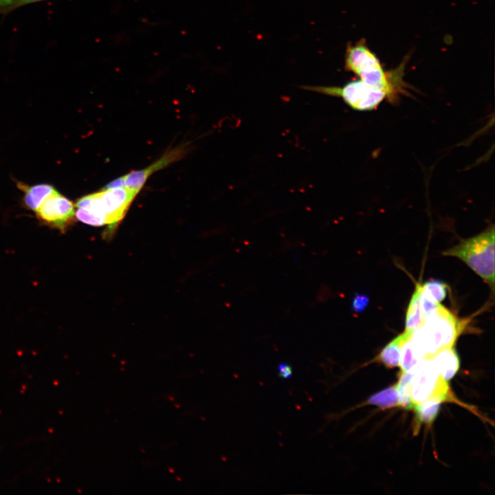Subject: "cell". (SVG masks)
<instances>
[{"label": "cell", "instance_id": "obj_13", "mask_svg": "<svg viewBox=\"0 0 495 495\" xmlns=\"http://www.w3.org/2000/svg\"><path fill=\"white\" fill-rule=\"evenodd\" d=\"M415 366L408 371L402 373L399 381L396 384L399 395V406L408 409L412 408L411 389L415 372Z\"/></svg>", "mask_w": 495, "mask_h": 495}, {"label": "cell", "instance_id": "obj_16", "mask_svg": "<svg viewBox=\"0 0 495 495\" xmlns=\"http://www.w3.org/2000/svg\"><path fill=\"white\" fill-rule=\"evenodd\" d=\"M419 360L420 359L415 354L410 338L408 339L403 343L402 346L399 365L402 373L411 370L418 364Z\"/></svg>", "mask_w": 495, "mask_h": 495}, {"label": "cell", "instance_id": "obj_22", "mask_svg": "<svg viewBox=\"0 0 495 495\" xmlns=\"http://www.w3.org/2000/svg\"><path fill=\"white\" fill-rule=\"evenodd\" d=\"M120 187H125L124 176L120 177L112 181L111 182L109 183L104 188L107 189Z\"/></svg>", "mask_w": 495, "mask_h": 495}, {"label": "cell", "instance_id": "obj_10", "mask_svg": "<svg viewBox=\"0 0 495 495\" xmlns=\"http://www.w3.org/2000/svg\"><path fill=\"white\" fill-rule=\"evenodd\" d=\"M410 336L411 334L404 331L395 337L382 349L376 360L389 368L399 366L402 344Z\"/></svg>", "mask_w": 495, "mask_h": 495}, {"label": "cell", "instance_id": "obj_21", "mask_svg": "<svg viewBox=\"0 0 495 495\" xmlns=\"http://www.w3.org/2000/svg\"><path fill=\"white\" fill-rule=\"evenodd\" d=\"M43 1L46 0H14L12 3L6 10L4 15L8 14L21 7Z\"/></svg>", "mask_w": 495, "mask_h": 495}, {"label": "cell", "instance_id": "obj_11", "mask_svg": "<svg viewBox=\"0 0 495 495\" xmlns=\"http://www.w3.org/2000/svg\"><path fill=\"white\" fill-rule=\"evenodd\" d=\"M18 186L24 191V202L26 206L34 212L38 208L45 199L56 189L49 184H38L28 186L19 183Z\"/></svg>", "mask_w": 495, "mask_h": 495}, {"label": "cell", "instance_id": "obj_12", "mask_svg": "<svg viewBox=\"0 0 495 495\" xmlns=\"http://www.w3.org/2000/svg\"><path fill=\"white\" fill-rule=\"evenodd\" d=\"M420 292L421 285L417 284L412 295L406 314L404 331L411 335L422 324L424 320L420 307Z\"/></svg>", "mask_w": 495, "mask_h": 495}, {"label": "cell", "instance_id": "obj_1", "mask_svg": "<svg viewBox=\"0 0 495 495\" xmlns=\"http://www.w3.org/2000/svg\"><path fill=\"white\" fill-rule=\"evenodd\" d=\"M345 68L367 84L384 91L390 101L395 100L397 95L404 91V65H401L392 71H386L364 39L355 44H348Z\"/></svg>", "mask_w": 495, "mask_h": 495}, {"label": "cell", "instance_id": "obj_18", "mask_svg": "<svg viewBox=\"0 0 495 495\" xmlns=\"http://www.w3.org/2000/svg\"><path fill=\"white\" fill-rule=\"evenodd\" d=\"M440 305V303L437 302L429 295H428L422 289L421 285L420 307L424 319L436 310Z\"/></svg>", "mask_w": 495, "mask_h": 495}, {"label": "cell", "instance_id": "obj_20", "mask_svg": "<svg viewBox=\"0 0 495 495\" xmlns=\"http://www.w3.org/2000/svg\"><path fill=\"white\" fill-rule=\"evenodd\" d=\"M277 373L281 380H289L293 375V368L288 362H282L277 365Z\"/></svg>", "mask_w": 495, "mask_h": 495}, {"label": "cell", "instance_id": "obj_2", "mask_svg": "<svg viewBox=\"0 0 495 495\" xmlns=\"http://www.w3.org/2000/svg\"><path fill=\"white\" fill-rule=\"evenodd\" d=\"M137 194L127 187L104 188L79 199L75 215L89 226H109L111 232L124 218Z\"/></svg>", "mask_w": 495, "mask_h": 495}, {"label": "cell", "instance_id": "obj_8", "mask_svg": "<svg viewBox=\"0 0 495 495\" xmlns=\"http://www.w3.org/2000/svg\"><path fill=\"white\" fill-rule=\"evenodd\" d=\"M186 148V147L180 146L171 149L148 167L142 170L131 171L124 175L125 187L138 193L151 174L180 159L185 153Z\"/></svg>", "mask_w": 495, "mask_h": 495}, {"label": "cell", "instance_id": "obj_23", "mask_svg": "<svg viewBox=\"0 0 495 495\" xmlns=\"http://www.w3.org/2000/svg\"><path fill=\"white\" fill-rule=\"evenodd\" d=\"M13 1L14 0H0V15H4L6 10Z\"/></svg>", "mask_w": 495, "mask_h": 495}, {"label": "cell", "instance_id": "obj_5", "mask_svg": "<svg viewBox=\"0 0 495 495\" xmlns=\"http://www.w3.org/2000/svg\"><path fill=\"white\" fill-rule=\"evenodd\" d=\"M306 89L320 94L340 97L354 110L371 111L377 108L388 98L387 94L381 89L358 80H352L342 87H306Z\"/></svg>", "mask_w": 495, "mask_h": 495}, {"label": "cell", "instance_id": "obj_6", "mask_svg": "<svg viewBox=\"0 0 495 495\" xmlns=\"http://www.w3.org/2000/svg\"><path fill=\"white\" fill-rule=\"evenodd\" d=\"M450 397L447 381L441 376L432 358L420 360L415 366L411 389L412 406L429 398L444 402Z\"/></svg>", "mask_w": 495, "mask_h": 495}, {"label": "cell", "instance_id": "obj_7", "mask_svg": "<svg viewBox=\"0 0 495 495\" xmlns=\"http://www.w3.org/2000/svg\"><path fill=\"white\" fill-rule=\"evenodd\" d=\"M35 212L41 220L63 231L74 219L75 207L69 199L56 190Z\"/></svg>", "mask_w": 495, "mask_h": 495}, {"label": "cell", "instance_id": "obj_14", "mask_svg": "<svg viewBox=\"0 0 495 495\" xmlns=\"http://www.w3.org/2000/svg\"><path fill=\"white\" fill-rule=\"evenodd\" d=\"M443 401L438 398H429L412 406L418 421L424 424H430L434 421Z\"/></svg>", "mask_w": 495, "mask_h": 495}, {"label": "cell", "instance_id": "obj_17", "mask_svg": "<svg viewBox=\"0 0 495 495\" xmlns=\"http://www.w3.org/2000/svg\"><path fill=\"white\" fill-rule=\"evenodd\" d=\"M421 285L422 289L437 302L440 303L445 299L447 294V285L443 281L430 280Z\"/></svg>", "mask_w": 495, "mask_h": 495}, {"label": "cell", "instance_id": "obj_3", "mask_svg": "<svg viewBox=\"0 0 495 495\" xmlns=\"http://www.w3.org/2000/svg\"><path fill=\"white\" fill-rule=\"evenodd\" d=\"M465 324L440 305L412 333L410 340L415 354L420 360L429 358L442 349L453 346Z\"/></svg>", "mask_w": 495, "mask_h": 495}, {"label": "cell", "instance_id": "obj_9", "mask_svg": "<svg viewBox=\"0 0 495 495\" xmlns=\"http://www.w3.org/2000/svg\"><path fill=\"white\" fill-rule=\"evenodd\" d=\"M431 358L439 374L446 381L452 379L459 370V358L453 346L441 349Z\"/></svg>", "mask_w": 495, "mask_h": 495}, {"label": "cell", "instance_id": "obj_4", "mask_svg": "<svg viewBox=\"0 0 495 495\" xmlns=\"http://www.w3.org/2000/svg\"><path fill=\"white\" fill-rule=\"evenodd\" d=\"M494 226H488L478 234L462 239L458 244L442 252L456 257L479 276L494 292Z\"/></svg>", "mask_w": 495, "mask_h": 495}, {"label": "cell", "instance_id": "obj_19", "mask_svg": "<svg viewBox=\"0 0 495 495\" xmlns=\"http://www.w3.org/2000/svg\"><path fill=\"white\" fill-rule=\"evenodd\" d=\"M369 304V297L364 293H357L354 295L352 302L351 308L355 313L363 312Z\"/></svg>", "mask_w": 495, "mask_h": 495}, {"label": "cell", "instance_id": "obj_15", "mask_svg": "<svg viewBox=\"0 0 495 495\" xmlns=\"http://www.w3.org/2000/svg\"><path fill=\"white\" fill-rule=\"evenodd\" d=\"M367 403L383 409L399 406L396 384L371 395L368 398Z\"/></svg>", "mask_w": 495, "mask_h": 495}]
</instances>
